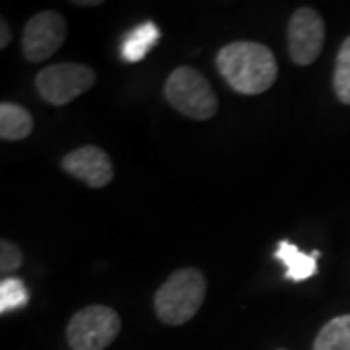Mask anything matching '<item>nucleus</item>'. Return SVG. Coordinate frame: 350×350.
I'll list each match as a JSON object with an SVG mask.
<instances>
[{
  "label": "nucleus",
  "mask_w": 350,
  "mask_h": 350,
  "mask_svg": "<svg viewBox=\"0 0 350 350\" xmlns=\"http://www.w3.org/2000/svg\"><path fill=\"white\" fill-rule=\"evenodd\" d=\"M27 301V292L22 280L18 278H4L0 284V312L6 313L16 308H22Z\"/></svg>",
  "instance_id": "14"
},
{
  "label": "nucleus",
  "mask_w": 350,
  "mask_h": 350,
  "mask_svg": "<svg viewBox=\"0 0 350 350\" xmlns=\"http://www.w3.org/2000/svg\"><path fill=\"white\" fill-rule=\"evenodd\" d=\"M216 68L234 92L265 94L276 82L278 64L273 51L257 41L228 43L216 55Z\"/></svg>",
  "instance_id": "1"
},
{
  "label": "nucleus",
  "mask_w": 350,
  "mask_h": 350,
  "mask_svg": "<svg viewBox=\"0 0 350 350\" xmlns=\"http://www.w3.org/2000/svg\"><path fill=\"white\" fill-rule=\"evenodd\" d=\"M68 25L61 12L45 10L27 20L22 31V55L27 63H43L63 47Z\"/></svg>",
  "instance_id": "6"
},
{
  "label": "nucleus",
  "mask_w": 350,
  "mask_h": 350,
  "mask_svg": "<svg viewBox=\"0 0 350 350\" xmlns=\"http://www.w3.org/2000/svg\"><path fill=\"white\" fill-rule=\"evenodd\" d=\"M313 350H350V313L327 321L313 340Z\"/></svg>",
  "instance_id": "11"
},
{
  "label": "nucleus",
  "mask_w": 350,
  "mask_h": 350,
  "mask_svg": "<svg viewBox=\"0 0 350 350\" xmlns=\"http://www.w3.org/2000/svg\"><path fill=\"white\" fill-rule=\"evenodd\" d=\"M96 84V72L86 64L59 63L45 66L36 76L38 94L51 105H66Z\"/></svg>",
  "instance_id": "5"
},
{
  "label": "nucleus",
  "mask_w": 350,
  "mask_h": 350,
  "mask_svg": "<svg viewBox=\"0 0 350 350\" xmlns=\"http://www.w3.org/2000/svg\"><path fill=\"white\" fill-rule=\"evenodd\" d=\"M280 350H282V349H280Z\"/></svg>",
  "instance_id": "18"
},
{
  "label": "nucleus",
  "mask_w": 350,
  "mask_h": 350,
  "mask_svg": "<svg viewBox=\"0 0 350 350\" xmlns=\"http://www.w3.org/2000/svg\"><path fill=\"white\" fill-rule=\"evenodd\" d=\"M325 43V22L321 14L310 6L298 8L288 20V53L298 66H310L317 61Z\"/></svg>",
  "instance_id": "7"
},
{
  "label": "nucleus",
  "mask_w": 350,
  "mask_h": 350,
  "mask_svg": "<svg viewBox=\"0 0 350 350\" xmlns=\"http://www.w3.org/2000/svg\"><path fill=\"white\" fill-rule=\"evenodd\" d=\"M158 39H160V29L156 25L152 24V22L142 24L133 33H129V38L125 39V43L121 47L123 59L129 61V63L142 61L150 53L152 47L158 43Z\"/></svg>",
  "instance_id": "12"
},
{
  "label": "nucleus",
  "mask_w": 350,
  "mask_h": 350,
  "mask_svg": "<svg viewBox=\"0 0 350 350\" xmlns=\"http://www.w3.org/2000/svg\"><path fill=\"white\" fill-rule=\"evenodd\" d=\"M319 255H321L319 251H312L310 255H306L294 243H290L286 239L278 243L275 253L276 259L284 262L286 276L292 282H301V280L312 278L317 273V257Z\"/></svg>",
  "instance_id": "9"
},
{
  "label": "nucleus",
  "mask_w": 350,
  "mask_h": 350,
  "mask_svg": "<svg viewBox=\"0 0 350 350\" xmlns=\"http://www.w3.org/2000/svg\"><path fill=\"white\" fill-rule=\"evenodd\" d=\"M12 39V33H10V27L4 20H0V49H6L8 43Z\"/></svg>",
  "instance_id": "16"
},
{
  "label": "nucleus",
  "mask_w": 350,
  "mask_h": 350,
  "mask_svg": "<svg viewBox=\"0 0 350 350\" xmlns=\"http://www.w3.org/2000/svg\"><path fill=\"white\" fill-rule=\"evenodd\" d=\"M121 333V317L109 306L94 304L72 315L66 342L72 350H105Z\"/></svg>",
  "instance_id": "4"
},
{
  "label": "nucleus",
  "mask_w": 350,
  "mask_h": 350,
  "mask_svg": "<svg viewBox=\"0 0 350 350\" xmlns=\"http://www.w3.org/2000/svg\"><path fill=\"white\" fill-rule=\"evenodd\" d=\"M61 167L92 189L107 187L115 177L111 158L98 146H80L61 160Z\"/></svg>",
  "instance_id": "8"
},
{
  "label": "nucleus",
  "mask_w": 350,
  "mask_h": 350,
  "mask_svg": "<svg viewBox=\"0 0 350 350\" xmlns=\"http://www.w3.org/2000/svg\"><path fill=\"white\" fill-rule=\"evenodd\" d=\"M75 6H84V8H90V6H100L101 0H76L72 2Z\"/></svg>",
  "instance_id": "17"
},
{
  "label": "nucleus",
  "mask_w": 350,
  "mask_h": 350,
  "mask_svg": "<svg viewBox=\"0 0 350 350\" xmlns=\"http://www.w3.org/2000/svg\"><path fill=\"white\" fill-rule=\"evenodd\" d=\"M333 90L340 103L350 105V38L342 41L335 61L333 72Z\"/></svg>",
  "instance_id": "13"
},
{
  "label": "nucleus",
  "mask_w": 350,
  "mask_h": 350,
  "mask_svg": "<svg viewBox=\"0 0 350 350\" xmlns=\"http://www.w3.org/2000/svg\"><path fill=\"white\" fill-rule=\"evenodd\" d=\"M24 265V253L22 250L8 241V239H2L0 241V273L6 276L10 273H16L20 267Z\"/></svg>",
  "instance_id": "15"
},
{
  "label": "nucleus",
  "mask_w": 350,
  "mask_h": 350,
  "mask_svg": "<svg viewBox=\"0 0 350 350\" xmlns=\"http://www.w3.org/2000/svg\"><path fill=\"white\" fill-rule=\"evenodd\" d=\"M165 100L175 111L195 121H208L218 111V98L211 82L193 66H179L167 76Z\"/></svg>",
  "instance_id": "3"
},
{
  "label": "nucleus",
  "mask_w": 350,
  "mask_h": 350,
  "mask_svg": "<svg viewBox=\"0 0 350 350\" xmlns=\"http://www.w3.org/2000/svg\"><path fill=\"white\" fill-rule=\"evenodd\" d=\"M33 125H36L33 115L25 107L12 101L0 103V138L2 140H8V142L24 140L31 135Z\"/></svg>",
  "instance_id": "10"
},
{
  "label": "nucleus",
  "mask_w": 350,
  "mask_h": 350,
  "mask_svg": "<svg viewBox=\"0 0 350 350\" xmlns=\"http://www.w3.org/2000/svg\"><path fill=\"white\" fill-rule=\"evenodd\" d=\"M206 298V278L199 269H179L154 296V310L165 325L179 327L191 321Z\"/></svg>",
  "instance_id": "2"
}]
</instances>
